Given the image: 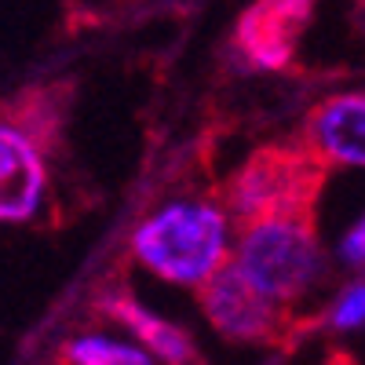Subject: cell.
Segmentation results:
<instances>
[{
  "label": "cell",
  "mask_w": 365,
  "mask_h": 365,
  "mask_svg": "<svg viewBox=\"0 0 365 365\" xmlns=\"http://www.w3.org/2000/svg\"><path fill=\"white\" fill-rule=\"evenodd\" d=\"M230 263L282 307L311 296L325 274L314 208H282L241 220Z\"/></svg>",
  "instance_id": "cell-1"
},
{
  "label": "cell",
  "mask_w": 365,
  "mask_h": 365,
  "mask_svg": "<svg viewBox=\"0 0 365 365\" xmlns=\"http://www.w3.org/2000/svg\"><path fill=\"white\" fill-rule=\"evenodd\" d=\"M132 256L172 285H201L230 256V220L216 201H168L135 227Z\"/></svg>",
  "instance_id": "cell-2"
},
{
  "label": "cell",
  "mask_w": 365,
  "mask_h": 365,
  "mask_svg": "<svg viewBox=\"0 0 365 365\" xmlns=\"http://www.w3.org/2000/svg\"><path fill=\"white\" fill-rule=\"evenodd\" d=\"M58 88H34L0 106V227L29 223L48 201V154L58 135Z\"/></svg>",
  "instance_id": "cell-3"
},
{
  "label": "cell",
  "mask_w": 365,
  "mask_h": 365,
  "mask_svg": "<svg viewBox=\"0 0 365 365\" xmlns=\"http://www.w3.org/2000/svg\"><path fill=\"white\" fill-rule=\"evenodd\" d=\"M325 187V161L307 146H263L237 168L230 208L237 220L282 208H314Z\"/></svg>",
  "instance_id": "cell-4"
},
{
  "label": "cell",
  "mask_w": 365,
  "mask_h": 365,
  "mask_svg": "<svg viewBox=\"0 0 365 365\" xmlns=\"http://www.w3.org/2000/svg\"><path fill=\"white\" fill-rule=\"evenodd\" d=\"M197 299L208 325L234 344H285L292 336L289 307L259 292L230 259L197 285Z\"/></svg>",
  "instance_id": "cell-5"
},
{
  "label": "cell",
  "mask_w": 365,
  "mask_h": 365,
  "mask_svg": "<svg viewBox=\"0 0 365 365\" xmlns=\"http://www.w3.org/2000/svg\"><path fill=\"white\" fill-rule=\"evenodd\" d=\"M314 0H256L234 26V51L252 70H285L311 26Z\"/></svg>",
  "instance_id": "cell-6"
},
{
  "label": "cell",
  "mask_w": 365,
  "mask_h": 365,
  "mask_svg": "<svg viewBox=\"0 0 365 365\" xmlns=\"http://www.w3.org/2000/svg\"><path fill=\"white\" fill-rule=\"evenodd\" d=\"M307 150L325 165L365 168V91H340L307 113Z\"/></svg>",
  "instance_id": "cell-7"
},
{
  "label": "cell",
  "mask_w": 365,
  "mask_h": 365,
  "mask_svg": "<svg viewBox=\"0 0 365 365\" xmlns=\"http://www.w3.org/2000/svg\"><path fill=\"white\" fill-rule=\"evenodd\" d=\"M99 311L125 325L132 336L139 340V347H146L158 361H165V365H197V347L190 340V332L179 329L175 322H165L161 314H154L150 307H143L135 296L110 292L99 303Z\"/></svg>",
  "instance_id": "cell-8"
},
{
  "label": "cell",
  "mask_w": 365,
  "mask_h": 365,
  "mask_svg": "<svg viewBox=\"0 0 365 365\" xmlns=\"http://www.w3.org/2000/svg\"><path fill=\"white\" fill-rule=\"evenodd\" d=\"M66 365H154V354L110 336H77L63 347Z\"/></svg>",
  "instance_id": "cell-9"
},
{
  "label": "cell",
  "mask_w": 365,
  "mask_h": 365,
  "mask_svg": "<svg viewBox=\"0 0 365 365\" xmlns=\"http://www.w3.org/2000/svg\"><path fill=\"white\" fill-rule=\"evenodd\" d=\"M361 322H365V282L344 289V296L332 303V314H329L332 329H354Z\"/></svg>",
  "instance_id": "cell-10"
},
{
  "label": "cell",
  "mask_w": 365,
  "mask_h": 365,
  "mask_svg": "<svg viewBox=\"0 0 365 365\" xmlns=\"http://www.w3.org/2000/svg\"><path fill=\"white\" fill-rule=\"evenodd\" d=\"M340 256H344V263H351V267H365V216L347 230L344 245H340Z\"/></svg>",
  "instance_id": "cell-11"
}]
</instances>
